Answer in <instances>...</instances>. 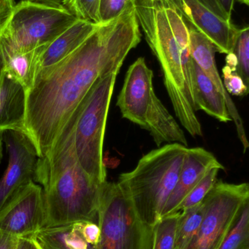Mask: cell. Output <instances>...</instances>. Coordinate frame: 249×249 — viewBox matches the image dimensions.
Wrapping results in <instances>:
<instances>
[{
  "instance_id": "f1b7e54d",
  "label": "cell",
  "mask_w": 249,
  "mask_h": 249,
  "mask_svg": "<svg viewBox=\"0 0 249 249\" xmlns=\"http://www.w3.org/2000/svg\"><path fill=\"white\" fill-rule=\"evenodd\" d=\"M15 5V0H0V32L8 21Z\"/></svg>"
},
{
  "instance_id": "9a60e30c",
  "label": "cell",
  "mask_w": 249,
  "mask_h": 249,
  "mask_svg": "<svg viewBox=\"0 0 249 249\" xmlns=\"http://www.w3.org/2000/svg\"><path fill=\"white\" fill-rule=\"evenodd\" d=\"M99 25L78 19L51 43L40 48L36 74L41 70L50 68L67 58L86 41Z\"/></svg>"
},
{
  "instance_id": "30bf717a",
  "label": "cell",
  "mask_w": 249,
  "mask_h": 249,
  "mask_svg": "<svg viewBox=\"0 0 249 249\" xmlns=\"http://www.w3.org/2000/svg\"><path fill=\"white\" fill-rule=\"evenodd\" d=\"M45 226L43 188L32 181L19 190L0 210V231L32 240Z\"/></svg>"
},
{
  "instance_id": "ba28073f",
  "label": "cell",
  "mask_w": 249,
  "mask_h": 249,
  "mask_svg": "<svg viewBox=\"0 0 249 249\" xmlns=\"http://www.w3.org/2000/svg\"><path fill=\"white\" fill-rule=\"evenodd\" d=\"M98 224L96 249H153V227L139 217L118 183L107 181L102 185Z\"/></svg>"
},
{
  "instance_id": "5b68a950",
  "label": "cell",
  "mask_w": 249,
  "mask_h": 249,
  "mask_svg": "<svg viewBox=\"0 0 249 249\" xmlns=\"http://www.w3.org/2000/svg\"><path fill=\"white\" fill-rule=\"evenodd\" d=\"M153 77L144 58H138L126 73L117 106L124 118L147 130L158 147L164 142L187 146L182 129L155 94Z\"/></svg>"
},
{
  "instance_id": "e575fe53",
  "label": "cell",
  "mask_w": 249,
  "mask_h": 249,
  "mask_svg": "<svg viewBox=\"0 0 249 249\" xmlns=\"http://www.w3.org/2000/svg\"><path fill=\"white\" fill-rule=\"evenodd\" d=\"M3 132L4 131H0V162H1V158H2Z\"/></svg>"
},
{
  "instance_id": "52a82bcc",
  "label": "cell",
  "mask_w": 249,
  "mask_h": 249,
  "mask_svg": "<svg viewBox=\"0 0 249 249\" xmlns=\"http://www.w3.org/2000/svg\"><path fill=\"white\" fill-rule=\"evenodd\" d=\"M117 73L99 79L81 102L74 130L76 155L82 168L92 178L106 182L104 139Z\"/></svg>"
},
{
  "instance_id": "f546056e",
  "label": "cell",
  "mask_w": 249,
  "mask_h": 249,
  "mask_svg": "<svg viewBox=\"0 0 249 249\" xmlns=\"http://www.w3.org/2000/svg\"><path fill=\"white\" fill-rule=\"evenodd\" d=\"M20 239L0 231V249H17Z\"/></svg>"
},
{
  "instance_id": "44dd1931",
  "label": "cell",
  "mask_w": 249,
  "mask_h": 249,
  "mask_svg": "<svg viewBox=\"0 0 249 249\" xmlns=\"http://www.w3.org/2000/svg\"><path fill=\"white\" fill-rule=\"evenodd\" d=\"M225 60L241 76L249 94V26L238 29L232 51Z\"/></svg>"
},
{
  "instance_id": "4fadbf2b",
  "label": "cell",
  "mask_w": 249,
  "mask_h": 249,
  "mask_svg": "<svg viewBox=\"0 0 249 249\" xmlns=\"http://www.w3.org/2000/svg\"><path fill=\"white\" fill-rule=\"evenodd\" d=\"M187 23L190 34V53L192 58L210 79L226 101L228 112L235 124L238 138L242 143L244 152L249 149V141L242 118L223 84L216 67L215 53L217 52L213 44L192 25Z\"/></svg>"
},
{
  "instance_id": "6da1fadb",
  "label": "cell",
  "mask_w": 249,
  "mask_h": 249,
  "mask_svg": "<svg viewBox=\"0 0 249 249\" xmlns=\"http://www.w3.org/2000/svg\"><path fill=\"white\" fill-rule=\"evenodd\" d=\"M134 4L112 21L100 23L70 55L41 70L26 91L25 132L42 158L99 79L118 74L141 41Z\"/></svg>"
},
{
  "instance_id": "d590c367",
  "label": "cell",
  "mask_w": 249,
  "mask_h": 249,
  "mask_svg": "<svg viewBox=\"0 0 249 249\" xmlns=\"http://www.w3.org/2000/svg\"><path fill=\"white\" fill-rule=\"evenodd\" d=\"M30 249H41L37 244L34 240H31Z\"/></svg>"
},
{
  "instance_id": "ffe728a7",
  "label": "cell",
  "mask_w": 249,
  "mask_h": 249,
  "mask_svg": "<svg viewBox=\"0 0 249 249\" xmlns=\"http://www.w3.org/2000/svg\"><path fill=\"white\" fill-rule=\"evenodd\" d=\"M180 212L174 249H189L200 229L203 216V203Z\"/></svg>"
},
{
  "instance_id": "cb8c5ba5",
  "label": "cell",
  "mask_w": 249,
  "mask_h": 249,
  "mask_svg": "<svg viewBox=\"0 0 249 249\" xmlns=\"http://www.w3.org/2000/svg\"><path fill=\"white\" fill-rule=\"evenodd\" d=\"M220 170L219 168H214L208 171L206 175L184 197V200L176 209L175 213L183 212L200 204L217 182L218 174Z\"/></svg>"
},
{
  "instance_id": "d4e9b609",
  "label": "cell",
  "mask_w": 249,
  "mask_h": 249,
  "mask_svg": "<svg viewBox=\"0 0 249 249\" xmlns=\"http://www.w3.org/2000/svg\"><path fill=\"white\" fill-rule=\"evenodd\" d=\"M99 2L100 0H70L67 9L77 18L100 24Z\"/></svg>"
},
{
  "instance_id": "2e32d148",
  "label": "cell",
  "mask_w": 249,
  "mask_h": 249,
  "mask_svg": "<svg viewBox=\"0 0 249 249\" xmlns=\"http://www.w3.org/2000/svg\"><path fill=\"white\" fill-rule=\"evenodd\" d=\"M26 91L20 83L1 70L0 72V131H25Z\"/></svg>"
},
{
  "instance_id": "4dcf8cb0",
  "label": "cell",
  "mask_w": 249,
  "mask_h": 249,
  "mask_svg": "<svg viewBox=\"0 0 249 249\" xmlns=\"http://www.w3.org/2000/svg\"><path fill=\"white\" fill-rule=\"evenodd\" d=\"M202 4H204L206 7L212 10V12L217 15L221 18L226 20H231V18L225 13L222 6L217 0H198Z\"/></svg>"
},
{
  "instance_id": "f35d334b",
  "label": "cell",
  "mask_w": 249,
  "mask_h": 249,
  "mask_svg": "<svg viewBox=\"0 0 249 249\" xmlns=\"http://www.w3.org/2000/svg\"><path fill=\"white\" fill-rule=\"evenodd\" d=\"M166 1H172V2H174V1H173V0H166Z\"/></svg>"
},
{
  "instance_id": "e0dca14e",
  "label": "cell",
  "mask_w": 249,
  "mask_h": 249,
  "mask_svg": "<svg viewBox=\"0 0 249 249\" xmlns=\"http://www.w3.org/2000/svg\"><path fill=\"white\" fill-rule=\"evenodd\" d=\"M192 80L196 112L203 111L219 122L232 121L225 98L194 61L192 68Z\"/></svg>"
},
{
  "instance_id": "277c9868",
  "label": "cell",
  "mask_w": 249,
  "mask_h": 249,
  "mask_svg": "<svg viewBox=\"0 0 249 249\" xmlns=\"http://www.w3.org/2000/svg\"><path fill=\"white\" fill-rule=\"evenodd\" d=\"M187 149L178 143L160 146L142 157L133 171L120 175L118 184L130 197L139 217L149 226H155L162 218Z\"/></svg>"
},
{
  "instance_id": "484cf974",
  "label": "cell",
  "mask_w": 249,
  "mask_h": 249,
  "mask_svg": "<svg viewBox=\"0 0 249 249\" xmlns=\"http://www.w3.org/2000/svg\"><path fill=\"white\" fill-rule=\"evenodd\" d=\"M136 0H100L99 19L101 23L115 20L124 13Z\"/></svg>"
},
{
  "instance_id": "8fae6325",
  "label": "cell",
  "mask_w": 249,
  "mask_h": 249,
  "mask_svg": "<svg viewBox=\"0 0 249 249\" xmlns=\"http://www.w3.org/2000/svg\"><path fill=\"white\" fill-rule=\"evenodd\" d=\"M2 139L8 154V165L0 179V210L22 187L35 182L39 159L36 147L26 132L4 130Z\"/></svg>"
},
{
  "instance_id": "603a6c76",
  "label": "cell",
  "mask_w": 249,
  "mask_h": 249,
  "mask_svg": "<svg viewBox=\"0 0 249 249\" xmlns=\"http://www.w3.org/2000/svg\"><path fill=\"white\" fill-rule=\"evenodd\" d=\"M180 213L178 212L163 216L155 224L153 227V249H174Z\"/></svg>"
},
{
  "instance_id": "d6986e66",
  "label": "cell",
  "mask_w": 249,
  "mask_h": 249,
  "mask_svg": "<svg viewBox=\"0 0 249 249\" xmlns=\"http://www.w3.org/2000/svg\"><path fill=\"white\" fill-rule=\"evenodd\" d=\"M39 50L40 48L27 52L0 51L1 70L20 83L26 91L32 87L37 72Z\"/></svg>"
},
{
  "instance_id": "74e56055",
  "label": "cell",
  "mask_w": 249,
  "mask_h": 249,
  "mask_svg": "<svg viewBox=\"0 0 249 249\" xmlns=\"http://www.w3.org/2000/svg\"><path fill=\"white\" fill-rule=\"evenodd\" d=\"M1 71V57H0V72Z\"/></svg>"
},
{
  "instance_id": "3957f363",
  "label": "cell",
  "mask_w": 249,
  "mask_h": 249,
  "mask_svg": "<svg viewBox=\"0 0 249 249\" xmlns=\"http://www.w3.org/2000/svg\"><path fill=\"white\" fill-rule=\"evenodd\" d=\"M80 109L81 104L49 150L38 159L35 182L43 188L45 228L99 222L103 184L95 181L83 170L74 146V130Z\"/></svg>"
},
{
  "instance_id": "7402d4cb",
  "label": "cell",
  "mask_w": 249,
  "mask_h": 249,
  "mask_svg": "<svg viewBox=\"0 0 249 249\" xmlns=\"http://www.w3.org/2000/svg\"><path fill=\"white\" fill-rule=\"evenodd\" d=\"M219 249H249V197Z\"/></svg>"
},
{
  "instance_id": "d6a6232c",
  "label": "cell",
  "mask_w": 249,
  "mask_h": 249,
  "mask_svg": "<svg viewBox=\"0 0 249 249\" xmlns=\"http://www.w3.org/2000/svg\"><path fill=\"white\" fill-rule=\"evenodd\" d=\"M220 5L222 6L225 13L230 16L232 17V10L234 8V4H235V0H217Z\"/></svg>"
},
{
  "instance_id": "7a4b0ae2",
  "label": "cell",
  "mask_w": 249,
  "mask_h": 249,
  "mask_svg": "<svg viewBox=\"0 0 249 249\" xmlns=\"http://www.w3.org/2000/svg\"><path fill=\"white\" fill-rule=\"evenodd\" d=\"M134 6L139 26L160 64L176 115L192 136H203L193 99V60L185 20L172 1L136 0Z\"/></svg>"
},
{
  "instance_id": "7c38bea8",
  "label": "cell",
  "mask_w": 249,
  "mask_h": 249,
  "mask_svg": "<svg viewBox=\"0 0 249 249\" xmlns=\"http://www.w3.org/2000/svg\"><path fill=\"white\" fill-rule=\"evenodd\" d=\"M173 1L184 20L206 36L217 52H231L239 29L231 20L221 18L198 0Z\"/></svg>"
},
{
  "instance_id": "83f0119b",
  "label": "cell",
  "mask_w": 249,
  "mask_h": 249,
  "mask_svg": "<svg viewBox=\"0 0 249 249\" xmlns=\"http://www.w3.org/2000/svg\"><path fill=\"white\" fill-rule=\"evenodd\" d=\"M80 231L86 242L90 245L97 246L101 236L99 224L92 222H80Z\"/></svg>"
},
{
  "instance_id": "1f68e13d",
  "label": "cell",
  "mask_w": 249,
  "mask_h": 249,
  "mask_svg": "<svg viewBox=\"0 0 249 249\" xmlns=\"http://www.w3.org/2000/svg\"><path fill=\"white\" fill-rule=\"evenodd\" d=\"M32 1L67 9V4L70 0H32Z\"/></svg>"
},
{
  "instance_id": "4316f807",
  "label": "cell",
  "mask_w": 249,
  "mask_h": 249,
  "mask_svg": "<svg viewBox=\"0 0 249 249\" xmlns=\"http://www.w3.org/2000/svg\"><path fill=\"white\" fill-rule=\"evenodd\" d=\"M222 75L224 86L230 95L242 97L249 94L244 80L232 66L225 64L222 69Z\"/></svg>"
},
{
  "instance_id": "8d00e7d4",
  "label": "cell",
  "mask_w": 249,
  "mask_h": 249,
  "mask_svg": "<svg viewBox=\"0 0 249 249\" xmlns=\"http://www.w3.org/2000/svg\"><path fill=\"white\" fill-rule=\"evenodd\" d=\"M240 2L242 3V4H246V5L249 6V0H238Z\"/></svg>"
},
{
  "instance_id": "5bb4252c",
  "label": "cell",
  "mask_w": 249,
  "mask_h": 249,
  "mask_svg": "<svg viewBox=\"0 0 249 249\" xmlns=\"http://www.w3.org/2000/svg\"><path fill=\"white\" fill-rule=\"evenodd\" d=\"M225 169L216 157L203 148H188L178 181L162 212V217L175 213L184 197L212 168Z\"/></svg>"
},
{
  "instance_id": "8992f818",
  "label": "cell",
  "mask_w": 249,
  "mask_h": 249,
  "mask_svg": "<svg viewBox=\"0 0 249 249\" xmlns=\"http://www.w3.org/2000/svg\"><path fill=\"white\" fill-rule=\"evenodd\" d=\"M78 19L64 7L21 0L0 32V51L27 52L45 46Z\"/></svg>"
},
{
  "instance_id": "ac0fdd59",
  "label": "cell",
  "mask_w": 249,
  "mask_h": 249,
  "mask_svg": "<svg viewBox=\"0 0 249 249\" xmlns=\"http://www.w3.org/2000/svg\"><path fill=\"white\" fill-rule=\"evenodd\" d=\"M32 240L41 249H96V246L90 245L83 238L80 222L42 228Z\"/></svg>"
},
{
  "instance_id": "9c48e42d",
  "label": "cell",
  "mask_w": 249,
  "mask_h": 249,
  "mask_svg": "<svg viewBox=\"0 0 249 249\" xmlns=\"http://www.w3.org/2000/svg\"><path fill=\"white\" fill-rule=\"evenodd\" d=\"M249 197V183L218 181L203 203V216L189 249H219Z\"/></svg>"
},
{
  "instance_id": "836d02e7",
  "label": "cell",
  "mask_w": 249,
  "mask_h": 249,
  "mask_svg": "<svg viewBox=\"0 0 249 249\" xmlns=\"http://www.w3.org/2000/svg\"><path fill=\"white\" fill-rule=\"evenodd\" d=\"M31 240L20 239L17 249H30Z\"/></svg>"
}]
</instances>
